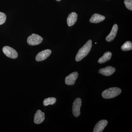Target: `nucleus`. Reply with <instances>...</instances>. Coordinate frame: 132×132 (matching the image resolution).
<instances>
[{
    "mask_svg": "<svg viewBox=\"0 0 132 132\" xmlns=\"http://www.w3.org/2000/svg\"><path fill=\"white\" fill-rule=\"evenodd\" d=\"M92 42L91 40H89L79 50L76 56L75 60L76 61H80L88 54L92 47Z\"/></svg>",
    "mask_w": 132,
    "mask_h": 132,
    "instance_id": "nucleus-1",
    "label": "nucleus"
},
{
    "mask_svg": "<svg viewBox=\"0 0 132 132\" xmlns=\"http://www.w3.org/2000/svg\"><path fill=\"white\" fill-rule=\"evenodd\" d=\"M121 92V89L119 88L111 87L103 91L102 96L104 99L112 98L118 96Z\"/></svg>",
    "mask_w": 132,
    "mask_h": 132,
    "instance_id": "nucleus-2",
    "label": "nucleus"
},
{
    "mask_svg": "<svg viewBox=\"0 0 132 132\" xmlns=\"http://www.w3.org/2000/svg\"><path fill=\"white\" fill-rule=\"evenodd\" d=\"M43 39L40 36L36 34H33L29 36L27 39L28 43L31 46L39 45L42 42Z\"/></svg>",
    "mask_w": 132,
    "mask_h": 132,
    "instance_id": "nucleus-3",
    "label": "nucleus"
},
{
    "mask_svg": "<svg viewBox=\"0 0 132 132\" xmlns=\"http://www.w3.org/2000/svg\"><path fill=\"white\" fill-rule=\"evenodd\" d=\"M81 100L80 98H77L75 100L73 104L72 112L75 117H79L80 114V108L81 106Z\"/></svg>",
    "mask_w": 132,
    "mask_h": 132,
    "instance_id": "nucleus-4",
    "label": "nucleus"
},
{
    "mask_svg": "<svg viewBox=\"0 0 132 132\" xmlns=\"http://www.w3.org/2000/svg\"><path fill=\"white\" fill-rule=\"evenodd\" d=\"M3 52L5 55L12 59H15L18 57V53L13 48L8 46H5L3 48Z\"/></svg>",
    "mask_w": 132,
    "mask_h": 132,
    "instance_id": "nucleus-5",
    "label": "nucleus"
},
{
    "mask_svg": "<svg viewBox=\"0 0 132 132\" xmlns=\"http://www.w3.org/2000/svg\"><path fill=\"white\" fill-rule=\"evenodd\" d=\"M52 53L50 50L47 49L42 51L36 55V60L37 61H41L47 59Z\"/></svg>",
    "mask_w": 132,
    "mask_h": 132,
    "instance_id": "nucleus-6",
    "label": "nucleus"
},
{
    "mask_svg": "<svg viewBox=\"0 0 132 132\" xmlns=\"http://www.w3.org/2000/svg\"><path fill=\"white\" fill-rule=\"evenodd\" d=\"M78 77V73L75 72L72 73L65 78V83L68 85H73Z\"/></svg>",
    "mask_w": 132,
    "mask_h": 132,
    "instance_id": "nucleus-7",
    "label": "nucleus"
},
{
    "mask_svg": "<svg viewBox=\"0 0 132 132\" xmlns=\"http://www.w3.org/2000/svg\"><path fill=\"white\" fill-rule=\"evenodd\" d=\"M108 124V122L106 120H102L99 121L95 126L93 132H102Z\"/></svg>",
    "mask_w": 132,
    "mask_h": 132,
    "instance_id": "nucleus-8",
    "label": "nucleus"
},
{
    "mask_svg": "<svg viewBox=\"0 0 132 132\" xmlns=\"http://www.w3.org/2000/svg\"><path fill=\"white\" fill-rule=\"evenodd\" d=\"M45 119V114L40 110L36 111L34 118V122L36 124H40L42 123Z\"/></svg>",
    "mask_w": 132,
    "mask_h": 132,
    "instance_id": "nucleus-9",
    "label": "nucleus"
},
{
    "mask_svg": "<svg viewBox=\"0 0 132 132\" xmlns=\"http://www.w3.org/2000/svg\"><path fill=\"white\" fill-rule=\"evenodd\" d=\"M116 69L112 66H108L99 70L98 73L105 76H110L115 72Z\"/></svg>",
    "mask_w": 132,
    "mask_h": 132,
    "instance_id": "nucleus-10",
    "label": "nucleus"
},
{
    "mask_svg": "<svg viewBox=\"0 0 132 132\" xmlns=\"http://www.w3.org/2000/svg\"><path fill=\"white\" fill-rule=\"evenodd\" d=\"M118 29V25L116 24H114L112 29L111 32L106 38V40L108 42H110L113 40L117 35Z\"/></svg>",
    "mask_w": 132,
    "mask_h": 132,
    "instance_id": "nucleus-11",
    "label": "nucleus"
},
{
    "mask_svg": "<svg viewBox=\"0 0 132 132\" xmlns=\"http://www.w3.org/2000/svg\"><path fill=\"white\" fill-rule=\"evenodd\" d=\"M78 19V14L75 12H72L69 15L67 19V23L69 27L73 26L75 24Z\"/></svg>",
    "mask_w": 132,
    "mask_h": 132,
    "instance_id": "nucleus-12",
    "label": "nucleus"
},
{
    "mask_svg": "<svg viewBox=\"0 0 132 132\" xmlns=\"http://www.w3.org/2000/svg\"><path fill=\"white\" fill-rule=\"evenodd\" d=\"M105 16L98 14L95 13L91 17L90 20V22L91 23H97L101 22L105 20Z\"/></svg>",
    "mask_w": 132,
    "mask_h": 132,
    "instance_id": "nucleus-13",
    "label": "nucleus"
},
{
    "mask_svg": "<svg viewBox=\"0 0 132 132\" xmlns=\"http://www.w3.org/2000/svg\"><path fill=\"white\" fill-rule=\"evenodd\" d=\"M112 54L111 52H107L103 55L102 57H101L98 60V62L100 64H103L109 61L111 59Z\"/></svg>",
    "mask_w": 132,
    "mask_h": 132,
    "instance_id": "nucleus-14",
    "label": "nucleus"
},
{
    "mask_svg": "<svg viewBox=\"0 0 132 132\" xmlns=\"http://www.w3.org/2000/svg\"><path fill=\"white\" fill-rule=\"evenodd\" d=\"M56 99L54 97H50L45 99L43 101V104L45 106H47L48 105H53L55 104Z\"/></svg>",
    "mask_w": 132,
    "mask_h": 132,
    "instance_id": "nucleus-15",
    "label": "nucleus"
},
{
    "mask_svg": "<svg viewBox=\"0 0 132 132\" xmlns=\"http://www.w3.org/2000/svg\"><path fill=\"white\" fill-rule=\"evenodd\" d=\"M123 51H128L132 49V43L130 41H127L121 47Z\"/></svg>",
    "mask_w": 132,
    "mask_h": 132,
    "instance_id": "nucleus-16",
    "label": "nucleus"
},
{
    "mask_svg": "<svg viewBox=\"0 0 132 132\" xmlns=\"http://www.w3.org/2000/svg\"><path fill=\"white\" fill-rule=\"evenodd\" d=\"M124 3L127 8L132 11V0H125Z\"/></svg>",
    "mask_w": 132,
    "mask_h": 132,
    "instance_id": "nucleus-17",
    "label": "nucleus"
},
{
    "mask_svg": "<svg viewBox=\"0 0 132 132\" xmlns=\"http://www.w3.org/2000/svg\"><path fill=\"white\" fill-rule=\"evenodd\" d=\"M6 16L4 13L0 12V25L4 24L6 21Z\"/></svg>",
    "mask_w": 132,
    "mask_h": 132,
    "instance_id": "nucleus-18",
    "label": "nucleus"
},
{
    "mask_svg": "<svg viewBox=\"0 0 132 132\" xmlns=\"http://www.w3.org/2000/svg\"><path fill=\"white\" fill-rule=\"evenodd\" d=\"M56 1H61V0H56Z\"/></svg>",
    "mask_w": 132,
    "mask_h": 132,
    "instance_id": "nucleus-19",
    "label": "nucleus"
}]
</instances>
